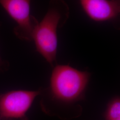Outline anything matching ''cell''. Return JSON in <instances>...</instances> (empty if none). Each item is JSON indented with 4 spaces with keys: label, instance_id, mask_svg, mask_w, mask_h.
Listing matches in <instances>:
<instances>
[{
    "label": "cell",
    "instance_id": "cell-1",
    "mask_svg": "<svg viewBox=\"0 0 120 120\" xmlns=\"http://www.w3.org/2000/svg\"><path fill=\"white\" fill-rule=\"evenodd\" d=\"M90 73L69 65L55 67L50 77V89L53 97L62 101L72 102L80 98L86 90Z\"/></svg>",
    "mask_w": 120,
    "mask_h": 120
},
{
    "label": "cell",
    "instance_id": "cell-5",
    "mask_svg": "<svg viewBox=\"0 0 120 120\" xmlns=\"http://www.w3.org/2000/svg\"><path fill=\"white\" fill-rule=\"evenodd\" d=\"M80 4L87 16L95 22L110 21L120 13L119 0H81Z\"/></svg>",
    "mask_w": 120,
    "mask_h": 120
},
{
    "label": "cell",
    "instance_id": "cell-3",
    "mask_svg": "<svg viewBox=\"0 0 120 120\" xmlns=\"http://www.w3.org/2000/svg\"><path fill=\"white\" fill-rule=\"evenodd\" d=\"M30 1L28 0H0V4L16 22L14 33L18 38L33 40V34L38 22L30 15Z\"/></svg>",
    "mask_w": 120,
    "mask_h": 120
},
{
    "label": "cell",
    "instance_id": "cell-2",
    "mask_svg": "<svg viewBox=\"0 0 120 120\" xmlns=\"http://www.w3.org/2000/svg\"><path fill=\"white\" fill-rule=\"evenodd\" d=\"M61 18L57 9H49L35 30L33 40L37 51L51 65L56 60L57 29Z\"/></svg>",
    "mask_w": 120,
    "mask_h": 120
},
{
    "label": "cell",
    "instance_id": "cell-6",
    "mask_svg": "<svg viewBox=\"0 0 120 120\" xmlns=\"http://www.w3.org/2000/svg\"><path fill=\"white\" fill-rule=\"evenodd\" d=\"M105 117L106 120H120V99L119 97L112 99L109 103Z\"/></svg>",
    "mask_w": 120,
    "mask_h": 120
},
{
    "label": "cell",
    "instance_id": "cell-7",
    "mask_svg": "<svg viewBox=\"0 0 120 120\" xmlns=\"http://www.w3.org/2000/svg\"><path fill=\"white\" fill-rule=\"evenodd\" d=\"M4 61L1 59L0 56V70L4 69Z\"/></svg>",
    "mask_w": 120,
    "mask_h": 120
},
{
    "label": "cell",
    "instance_id": "cell-4",
    "mask_svg": "<svg viewBox=\"0 0 120 120\" xmlns=\"http://www.w3.org/2000/svg\"><path fill=\"white\" fill-rule=\"evenodd\" d=\"M40 91L13 90L0 95V118L22 119Z\"/></svg>",
    "mask_w": 120,
    "mask_h": 120
}]
</instances>
